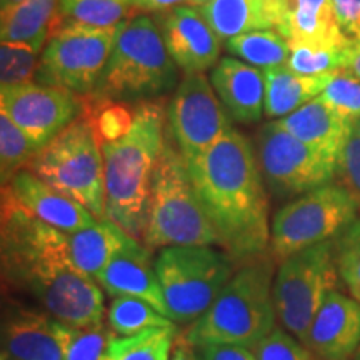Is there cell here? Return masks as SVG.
Here are the masks:
<instances>
[{"label":"cell","mask_w":360,"mask_h":360,"mask_svg":"<svg viewBox=\"0 0 360 360\" xmlns=\"http://www.w3.org/2000/svg\"><path fill=\"white\" fill-rule=\"evenodd\" d=\"M0 262L4 294L30 299L58 322L74 327L103 323V294L96 278L72 264L69 233L57 231L2 187Z\"/></svg>","instance_id":"1"},{"label":"cell","mask_w":360,"mask_h":360,"mask_svg":"<svg viewBox=\"0 0 360 360\" xmlns=\"http://www.w3.org/2000/svg\"><path fill=\"white\" fill-rule=\"evenodd\" d=\"M187 165L224 252L237 264L269 254V197L259 157L244 135L231 129Z\"/></svg>","instance_id":"2"},{"label":"cell","mask_w":360,"mask_h":360,"mask_svg":"<svg viewBox=\"0 0 360 360\" xmlns=\"http://www.w3.org/2000/svg\"><path fill=\"white\" fill-rule=\"evenodd\" d=\"M165 109L162 101H143L134 109L127 132L103 142L105 219L135 238H142L147 220L150 182L165 143Z\"/></svg>","instance_id":"3"},{"label":"cell","mask_w":360,"mask_h":360,"mask_svg":"<svg viewBox=\"0 0 360 360\" xmlns=\"http://www.w3.org/2000/svg\"><path fill=\"white\" fill-rule=\"evenodd\" d=\"M276 259L269 254L240 264L212 305L188 323L182 340L200 345H238L254 350L277 327L272 285Z\"/></svg>","instance_id":"4"},{"label":"cell","mask_w":360,"mask_h":360,"mask_svg":"<svg viewBox=\"0 0 360 360\" xmlns=\"http://www.w3.org/2000/svg\"><path fill=\"white\" fill-rule=\"evenodd\" d=\"M160 25L148 15H132L117 25L109 60L94 97L107 101H148L177 84Z\"/></svg>","instance_id":"5"},{"label":"cell","mask_w":360,"mask_h":360,"mask_svg":"<svg viewBox=\"0 0 360 360\" xmlns=\"http://www.w3.org/2000/svg\"><path fill=\"white\" fill-rule=\"evenodd\" d=\"M142 240L152 250L172 245L220 247L193 188L186 157L170 141H165L152 174Z\"/></svg>","instance_id":"6"},{"label":"cell","mask_w":360,"mask_h":360,"mask_svg":"<svg viewBox=\"0 0 360 360\" xmlns=\"http://www.w3.org/2000/svg\"><path fill=\"white\" fill-rule=\"evenodd\" d=\"M25 170L105 219V165L96 129L87 117L74 120L45 146Z\"/></svg>","instance_id":"7"},{"label":"cell","mask_w":360,"mask_h":360,"mask_svg":"<svg viewBox=\"0 0 360 360\" xmlns=\"http://www.w3.org/2000/svg\"><path fill=\"white\" fill-rule=\"evenodd\" d=\"M236 260L212 245L164 247L155 257L169 317L192 323L212 305L236 274Z\"/></svg>","instance_id":"8"},{"label":"cell","mask_w":360,"mask_h":360,"mask_svg":"<svg viewBox=\"0 0 360 360\" xmlns=\"http://www.w3.org/2000/svg\"><path fill=\"white\" fill-rule=\"evenodd\" d=\"M359 202L342 184H327L289 202L270 224L269 252L276 262L323 242L335 240L357 220Z\"/></svg>","instance_id":"9"},{"label":"cell","mask_w":360,"mask_h":360,"mask_svg":"<svg viewBox=\"0 0 360 360\" xmlns=\"http://www.w3.org/2000/svg\"><path fill=\"white\" fill-rule=\"evenodd\" d=\"M334 240L297 252L278 262L272 295L282 328L304 344L315 315L330 292L339 289Z\"/></svg>","instance_id":"10"},{"label":"cell","mask_w":360,"mask_h":360,"mask_svg":"<svg viewBox=\"0 0 360 360\" xmlns=\"http://www.w3.org/2000/svg\"><path fill=\"white\" fill-rule=\"evenodd\" d=\"M117 27H67L49 37L35 77L39 84L92 96L109 60Z\"/></svg>","instance_id":"11"},{"label":"cell","mask_w":360,"mask_h":360,"mask_svg":"<svg viewBox=\"0 0 360 360\" xmlns=\"http://www.w3.org/2000/svg\"><path fill=\"white\" fill-rule=\"evenodd\" d=\"M257 154L265 184L277 197L304 195L332 184L337 175L335 160L299 141L277 120L259 132Z\"/></svg>","instance_id":"12"},{"label":"cell","mask_w":360,"mask_h":360,"mask_svg":"<svg viewBox=\"0 0 360 360\" xmlns=\"http://www.w3.org/2000/svg\"><path fill=\"white\" fill-rule=\"evenodd\" d=\"M169 125L174 142L187 164L209 150L231 130L227 112L204 74L186 75L169 105Z\"/></svg>","instance_id":"13"},{"label":"cell","mask_w":360,"mask_h":360,"mask_svg":"<svg viewBox=\"0 0 360 360\" xmlns=\"http://www.w3.org/2000/svg\"><path fill=\"white\" fill-rule=\"evenodd\" d=\"M0 110L44 148L77 120L84 112V101L69 90L27 82L2 87Z\"/></svg>","instance_id":"14"},{"label":"cell","mask_w":360,"mask_h":360,"mask_svg":"<svg viewBox=\"0 0 360 360\" xmlns=\"http://www.w3.org/2000/svg\"><path fill=\"white\" fill-rule=\"evenodd\" d=\"M2 357L8 360H65L57 321L42 309L8 297L2 309Z\"/></svg>","instance_id":"15"},{"label":"cell","mask_w":360,"mask_h":360,"mask_svg":"<svg viewBox=\"0 0 360 360\" xmlns=\"http://www.w3.org/2000/svg\"><path fill=\"white\" fill-rule=\"evenodd\" d=\"M170 57L186 75L204 74L219 62L220 42L199 7L180 6L160 20Z\"/></svg>","instance_id":"16"},{"label":"cell","mask_w":360,"mask_h":360,"mask_svg":"<svg viewBox=\"0 0 360 360\" xmlns=\"http://www.w3.org/2000/svg\"><path fill=\"white\" fill-rule=\"evenodd\" d=\"M304 345L321 360H350L360 345V304L337 289L315 315Z\"/></svg>","instance_id":"17"},{"label":"cell","mask_w":360,"mask_h":360,"mask_svg":"<svg viewBox=\"0 0 360 360\" xmlns=\"http://www.w3.org/2000/svg\"><path fill=\"white\" fill-rule=\"evenodd\" d=\"M98 285L112 297H137L169 317L152 249L139 244V238L129 237L122 249L96 277ZM170 319V317H169Z\"/></svg>","instance_id":"18"},{"label":"cell","mask_w":360,"mask_h":360,"mask_svg":"<svg viewBox=\"0 0 360 360\" xmlns=\"http://www.w3.org/2000/svg\"><path fill=\"white\" fill-rule=\"evenodd\" d=\"M6 187L22 207L57 231L75 233L98 220L82 204L49 186L30 170H20Z\"/></svg>","instance_id":"19"},{"label":"cell","mask_w":360,"mask_h":360,"mask_svg":"<svg viewBox=\"0 0 360 360\" xmlns=\"http://www.w3.org/2000/svg\"><path fill=\"white\" fill-rule=\"evenodd\" d=\"M210 84L232 120L238 124L259 122L264 114L265 82L257 67L224 57L214 65Z\"/></svg>","instance_id":"20"},{"label":"cell","mask_w":360,"mask_h":360,"mask_svg":"<svg viewBox=\"0 0 360 360\" xmlns=\"http://www.w3.org/2000/svg\"><path fill=\"white\" fill-rule=\"evenodd\" d=\"M276 30L289 44L345 47L350 42L332 0H282Z\"/></svg>","instance_id":"21"},{"label":"cell","mask_w":360,"mask_h":360,"mask_svg":"<svg viewBox=\"0 0 360 360\" xmlns=\"http://www.w3.org/2000/svg\"><path fill=\"white\" fill-rule=\"evenodd\" d=\"M277 122L319 154L335 162L339 160L342 148L352 130V124L327 105L321 96L292 112L290 115L278 119Z\"/></svg>","instance_id":"22"},{"label":"cell","mask_w":360,"mask_h":360,"mask_svg":"<svg viewBox=\"0 0 360 360\" xmlns=\"http://www.w3.org/2000/svg\"><path fill=\"white\" fill-rule=\"evenodd\" d=\"M282 0H210L199 7L220 40L255 30H276Z\"/></svg>","instance_id":"23"},{"label":"cell","mask_w":360,"mask_h":360,"mask_svg":"<svg viewBox=\"0 0 360 360\" xmlns=\"http://www.w3.org/2000/svg\"><path fill=\"white\" fill-rule=\"evenodd\" d=\"M262 74L265 82L264 112L270 119L278 120L321 96L335 72L323 75H300L287 65H282L265 69Z\"/></svg>","instance_id":"24"},{"label":"cell","mask_w":360,"mask_h":360,"mask_svg":"<svg viewBox=\"0 0 360 360\" xmlns=\"http://www.w3.org/2000/svg\"><path fill=\"white\" fill-rule=\"evenodd\" d=\"M132 237L110 219H98L84 231L69 233V254L75 269L96 278Z\"/></svg>","instance_id":"25"},{"label":"cell","mask_w":360,"mask_h":360,"mask_svg":"<svg viewBox=\"0 0 360 360\" xmlns=\"http://www.w3.org/2000/svg\"><path fill=\"white\" fill-rule=\"evenodd\" d=\"M58 0H25L2 11V42L25 44L42 52L56 19Z\"/></svg>","instance_id":"26"},{"label":"cell","mask_w":360,"mask_h":360,"mask_svg":"<svg viewBox=\"0 0 360 360\" xmlns=\"http://www.w3.org/2000/svg\"><path fill=\"white\" fill-rule=\"evenodd\" d=\"M130 0H58L51 35L67 27L109 29L134 15Z\"/></svg>","instance_id":"27"},{"label":"cell","mask_w":360,"mask_h":360,"mask_svg":"<svg viewBox=\"0 0 360 360\" xmlns=\"http://www.w3.org/2000/svg\"><path fill=\"white\" fill-rule=\"evenodd\" d=\"M175 340V326L148 328L130 337L115 335L101 360H170Z\"/></svg>","instance_id":"28"},{"label":"cell","mask_w":360,"mask_h":360,"mask_svg":"<svg viewBox=\"0 0 360 360\" xmlns=\"http://www.w3.org/2000/svg\"><path fill=\"white\" fill-rule=\"evenodd\" d=\"M227 51L259 69L282 67L289 62L290 45L277 30H255L227 40Z\"/></svg>","instance_id":"29"},{"label":"cell","mask_w":360,"mask_h":360,"mask_svg":"<svg viewBox=\"0 0 360 360\" xmlns=\"http://www.w3.org/2000/svg\"><path fill=\"white\" fill-rule=\"evenodd\" d=\"M107 322L115 335L130 337L155 327H174L175 322L137 297H114L107 310Z\"/></svg>","instance_id":"30"},{"label":"cell","mask_w":360,"mask_h":360,"mask_svg":"<svg viewBox=\"0 0 360 360\" xmlns=\"http://www.w3.org/2000/svg\"><path fill=\"white\" fill-rule=\"evenodd\" d=\"M42 147L37 146L32 139L22 130L6 112L0 110V177L2 186H7L20 170L27 165Z\"/></svg>","instance_id":"31"},{"label":"cell","mask_w":360,"mask_h":360,"mask_svg":"<svg viewBox=\"0 0 360 360\" xmlns=\"http://www.w3.org/2000/svg\"><path fill=\"white\" fill-rule=\"evenodd\" d=\"M57 335L65 360H101L115 334L110 327H74L57 321Z\"/></svg>","instance_id":"32"},{"label":"cell","mask_w":360,"mask_h":360,"mask_svg":"<svg viewBox=\"0 0 360 360\" xmlns=\"http://www.w3.org/2000/svg\"><path fill=\"white\" fill-rule=\"evenodd\" d=\"M350 44V42H349ZM290 57L287 67L300 75H323L344 70L347 47L314 44H289Z\"/></svg>","instance_id":"33"},{"label":"cell","mask_w":360,"mask_h":360,"mask_svg":"<svg viewBox=\"0 0 360 360\" xmlns=\"http://www.w3.org/2000/svg\"><path fill=\"white\" fill-rule=\"evenodd\" d=\"M334 252L340 282L360 304V219L335 238Z\"/></svg>","instance_id":"34"},{"label":"cell","mask_w":360,"mask_h":360,"mask_svg":"<svg viewBox=\"0 0 360 360\" xmlns=\"http://www.w3.org/2000/svg\"><path fill=\"white\" fill-rule=\"evenodd\" d=\"M39 51L25 44L2 42L0 45V82L2 87L30 82L37 74Z\"/></svg>","instance_id":"35"},{"label":"cell","mask_w":360,"mask_h":360,"mask_svg":"<svg viewBox=\"0 0 360 360\" xmlns=\"http://www.w3.org/2000/svg\"><path fill=\"white\" fill-rule=\"evenodd\" d=\"M321 98L350 124L360 119V80L347 72H335L322 90Z\"/></svg>","instance_id":"36"},{"label":"cell","mask_w":360,"mask_h":360,"mask_svg":"<svg viewBox=\"0 0 360 360\" xmlns=\"http://www.w3.org/2000/svg\"><path fill=\"white\" fill-rule=\"evenodd\" d=\"M257 360H314V354L285 328L276 327L254 349Z\"/></svg>","instance_id":"37"},{"label":"cell","mask_w":360,"mask_h":360,"mask_svg":"<svg viewBox=\"0 0 360 360\" xmlns=\"http://www.w3.org/2000/svg\"><path fill=\"white\" fill-rule=\"evenodd\" d=\"M337 175L360 205V132L354 127L337 160Z\"/></svg>","instance_id":"38"},{"label":"cell","mask_w":360,"mask_h":360,"mask_svg":"<svg viewBox=\"0 0 360 360\" xmlns=\"http://www.w3.org/2000/svg\"><path fill=\"white\" fill-rule=\"evenodd\" d=\"M337 19L349 39L360 37V0H332Z\"/></svg>","instance_id":"39"},{"label":"cell","mask_w":360,"mask_h":360,"mask_svg":"<svg viewBox=\"0 0 360 360\" xmlns=\"http://www.w3.org/2000/svg\"><path fill=\"white\" fill-rule=\"evenodd\" d=\"M193 349L199 360H257L254 350L238 345H200Z\"/></svg>","instance_id":"40"},{"label":"cell","mask_w":360,"mask_h":360,"mask_svg":"<svg viewBox=\"0 0 360 360\" xmlns=\"http://www.w3.org/2000/svg\"><path fill=\"white\" fill-rule=\"evenodd\" d=\"M191 0H130L135 12H167Z\"/></svg>","instance_id":"41"},{"label":"cell","mask_w":360,"mask_h":360,"mask_svg":"<svg viewBox=\"0 0 360 360\" xmlns=\"http://www.w3.org/2000/svg\"><path fill=\"white\" fill-rule=\"evenodd\" d=\"M344 72L354 75L355 79L360 80V37L350 39V44L347 47V57H345V67Z\"/></svg>","instance_id":"42"},{"label":"cell","mask_w":360,"mask_h":360,"mask_svg":"<svg viewBox=\"0 0 360 360\" xmlns=\"http://www.w3.org/2000/svg\"><path fill=\"white\" fill-rule=\"evenodd\" d=\"M170 360H199V359H197L195 349H193L192 345L186 344L184 340H180V342L175 340Z\"/></svg>","instance_id":"43"},{"label":"cell","mask_w":360,"mask_h":360,"mask_svg":"<svg viewBox=\"0 0 360 360\" xmlns=\"http://www.w3.org/2000/svg\"><path fill=\"white\" fill-rule=\"evenodd\" d=\"M22 2H25V0H0V4H2V11H7V8L19 6Z\"/></svg>","instance_id":"44"},{"label":"cell","mask_w":360,"mask_h":360,"mask_svg":"<svg viewBox=\"0 0 360 360\" xmlns=\"http://www.w3.org/2000/svg\"><path fill=\"white\" fill-rule=\"evenodd\" d=\"M207 2H210V0H191V2H188V6L200 7V6H204V4H207Z\"/></svg>","instance_id":"45"},{"label":"cell","mask_w":360,"mask_h":360,"mask_svg":"<svg viewBox=\"0 0 360 360\" xmlns=\"http://www.w3.org/2000/svg\"><path fill=\"white\" fill-rule=\"evenodd\" d=\"M352 127H354L355 130H359V132H360V119L355 120V122L352 124Z\"/></svg>","instance_id":"46"},{"label":"cell","mask_w":360,"mask_h":360,"mask_svg":"<svg viewBox=\"0 0 360 360\" xmlns=\"http://www.w3.org/2000/svg\"><path fill=\"white\" fill-rule=\"evenodd\" d=\"M354 360H360V345H359L357 352H355V355H354Z\"/></svg>","instance_id":"47"},{"label":"cell","mask_w":360,"mask_h":360,"mask_svg":"<svg viewBox=\"0 0 360 360\" xmlns=\"http://www.w3.org/2000/svg\"><path fill=\"white\" fill-rule=\"evenodd\" d=\"M0 360H8V359H6V357H2V359H0Z\"/></svg>","instance_id":"48"}]
</instances>
